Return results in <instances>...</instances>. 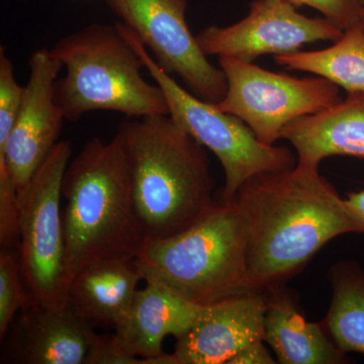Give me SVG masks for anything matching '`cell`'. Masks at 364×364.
<instances>
[{
    "mask_svg": "<svg viewBox=\"0 0 364 364\" xmlns=\"http://www.w3.org/2000/svg\"><path fill=\"white\" fill-rule=\"evenodd\" d=\"M247 227L251 289L287 286L328 242L361 233L344 198L318 167L298 164L249 179L233 198Z\"/></svg>",
    "mask_w": 364,
    "mask_h": 364,
    "instance_id": "obj_1",
    "label": "cell"
},
{
    "mask_svg": "<svg viewBox=\"0 0 364 364\" xmlns=\"http://www.w3.org/2000/svg\"><path fill=\"white\" fill-rule=\"evenodd\" d=\"M114 136L128 160L146 239L176 236L217 205L205 147L169 114L123 122Z\"/></svg>",
    "mask_w": 364,
    "mask_h": 364,
    "instance_id": "obj_2",
    "label": "cell"
},
{
    "mask_svg": "<svg viewBox=\"0 0 364 364\" xmlns=\"http://www.w3.org/2000/svg\"><path fill=\"white\" fill-rule=\"evenodd\" d=\"M67 289L85 268L135 260L145 243L128 160L116 136L92 138L70 160L62 182Z\"/></svg>",
    "mask_w": 364,
    "mask_h": 364,
    "instance_id": "obj_3",
    "label": "cell"
},
{
    "mask_svg": "<svg viewBox=\"0 0 364 364\" xmlns=\"http://www.w3.org/2000/svg\"><path fill=\"white\" fill-rule=\"evenodd\" d=\"M247 227L236 202H221L200 221L166 239H146L135 262L144 282H157L198 306L253 291L247 277Z\"/></svg>",
    "mask_w": 364,
    "mask_h": 364,
    "instance_id": "obj_4",
    "label": "cell"
},
{
    "mask_svg": "<svg viewBox=\"0 0 364 364\" xmlns=\"http://www.w3.org/2000/svg\"><path fill=\"white\" fill-rule=\"evenodd\" d=\"M50 52L65 68L54 93L67 121L95 111L136 117L169 114L161 88L144 79L143 60L117 23L86 26Z\"/></svg>",
    "mask_w": 364,
    "mask_h": 364,
    "instance_id": "obj_5",
    "label": "cell"
},
{
    "mask_svg": "<svg viewBox=\"0 0 364 364\" xmlns=\"http://www.w3.org/2000/svg\"><path fill=\"white\" fill-rule=\"evenodd\" d=\"M117 26L164 93L169 117L221 162L225 173L221 202L233 200L242 186L254 176L296 166L298 157L291 150L261 142L241 119L184 90L155 61L134 33L121 21H117Z\"/></svg>",
    "mask_w": 364,
    "mask_h": 364,
    "instance_id": "obj_6",
    "label": "cell"
},
{
    "mask_svg": "<svg viewBox=\"0 0 364 364\" xmlns=\"http://www.w3.org/2000/svg\"><path fill=\"white\" fill-rule=\"evenodd\" d=\"M68 141H59L20 200L18 261L28 305L66 304L62 182L71 160Z\"/></svg>",
    "mask_w": 364,
    "mask_h": 364,
    "instance_id": "obj_7",
    "label": "cell"
},
{
    "mask_svg": "<svg viewBox=\"0 0 364 364\" xmlns=\"http://www.w3.org/2000/svg\"><path fill=\"white\" fill-rule=\"evenodd\" d=\"M228 90L215 107L244 122L261 142L274 145L284 128L342 100L339 86L320 76L294 77L251 62L219 57Z\"/></svg>",
    "mask_w": 364,
    "mask_h": 364,
    "instance_id": "obj_8",
    "label": "cell"
},
{
    "mask_svg": "<svg viewBox=\"0 0 364 364\" xmlns=\"http://www.w3.org/2000/svg\"><path fill=\"white\" fill-rule=\"evenodd\" d=\"M109 9L138 38L155 61L176 74L196 97L217 105L228 83L221 67L208 60L196 36L189 30L188 0H105Z\"/></svg>",
    "mask_w": 364,
    "mask_h": 364,
    "instance_id": "obj_9",
    "label": "cell"
},
{
    "mask_svg": "<svg viewBox=\"0 0 364 364\" xmlns=\"http://www.w3.org/2000/svg\"><path fill=\"white\" fill-rule=\"evenodd\" d=\"M343 33L327 18L299 14L287 0H253L243 20L228 26H208L196 39L207 56L253 63L262 55L280 56L320 41L336 42Z\"/></svg>",
    "mask_w": 364,
    "mask_h": 364,
    "instance_id": "obj_10",
    "label": "cell"
},
{
    "mask_svg": "<svg viewBox=\"0 0 364 364\" xmlns=\"http://www.w3.org/2000/svg\"><path fill=\"white\" fill-rule=\"evenodd\" d=\"M62 64L48 49L33 52L23 105L0 157L11 170L18 203L38 169L59 142L63 112L55 100V83Z\"/></svg>",
    "mask_w": 364,
    "mask_h": 364,
    "instance_id": "obj_11",
    "label": "cell"
},
{
    "mask_svg": "<svg viewBox=\"0 0 364 364\" xmlns=\"http://www.w3.org/2000/svg\"><path fill=\"white\" fill-rule=\"evenodd\" d=\"M264 293L249 291L203 306L196 322L177 337L172 353L151 364H232L264 342Z\"/></svg>",
    "mask_w": 364,
    "mask_h": 364,
    "instance_id": "obj_12",
    "label": "cell"
},
{
    "mask_svg": "<svg viewBox=\"0 0 364 364\" xmlns=\"http://www.w3.org/2000/svg\"><path fill=\"white\" fill-rule=\"evenodd\" d=\"M21 312L11 348L13 363L85 364L98 334L68 304L28 305Z\"/></svg>",
    "mask_w": 364,
    "mask_h": 364,
    "instance_id": "obj_13",
    "label": "cell"
},
{
    "mask_svg": "<svg viewBox=\"0 0 364 364\" xmlns=\"http://www.w3.org/2000/svg\"><path fill=\"white\" fill-rule=\"evenodd\" d=\"M145 282L114 334L129 354L151 364L166 353L162 348L164 339L183 334L203 306L189 303L160 282Z\"/></svg>",
    "mask_w": 364,
    "mask_h": 364,
    "instance_id": "obj_14",
    "label": "cell"
},
{
    "mask_svg": "<svg viewBox=\"0 0 364 364\" xmlns=\"http://www.w3.org/2000/svg\"><path fill=\"white\" fill-rule=\"evenodd\" d=\"M280 139L293 145L305 166L318 167L332 156L364 159V93L347 92L330 109L287 124Z\"/></svg>",
    "mask_w": 364,
    "mask_h": 364,
    "instance_id": "obj_15",
    "label": "cell"
},
{
    "mask_svg": "<svg viewBox=\"0 0 364 364\" xmlns=\"http://www.w3.org/2000/svg\"><path fill=\"white\" fill-rule=\"evenodd\" d=\"M267 301L264 342L277 363L342 364L346 353L335 344L322 322H309L287 286L263 291Z\"/></svg>",
    "mask_w": 364,
    "mask_h": 364,
    "instance_id": "obj_16",
    "label": "cell"
},
{
    "mask_svg": "<svg viewBox=\"0 0 364 364\" xmlns=\"http://www.w3.org/2000/svg\"><path fill=\"white\" fill-rule=\"evenodd\" d=\"M141 280L135 260L92 265L71 280L66 303L92 327L116 329L130 309Z\"/></svg>",
    "mask_w": 364,
    "mask_h": 364,
    "instance_id": "obj_17",
    "label": "cell"
},
{
    "mask_svg": "<svg viewBox=\"0 0 364 364\" xmlns=\"http://www.w3.org/2000/svg\"><path fill=\"white\" fill-rule=\"evenodd\" d=\"M332 301L322 321L344 353L364 355V270L355 261L335 263L328 272Z\"/></svg>",
    "mask_w": 364,
    "mask_h": 364,
    "instance_id": "obj_18",
    "label": "cell"
},
{
    "mask_svg": "<svg viewBox=\"0 0 364 364\" xmlns=\"http://www.w3.org/2000/svg\"><path fill=\"white\" fill-rule=\"evenodd\" d=\"M277 65L308 72L331 81L346 92L364 93V30L358 25L344 31L331 47L274 56Z\"/></svg>",
    "mask_w": 364,
    "mask_h": 364,
    "instance_id": "obj_19",
    "label": "cell"
},
{
    "mask_svg": "<svg viewBox=\"0 0 364 364\" xmlns=\"http://www.w3.org/2000/svg\"><path fill=\"white\" fill-rule=\"evenodd\" d=\"M28 304L18 255L9 250L0 253V340L6 338L14 318Z\"/></svg>",
    "mask_w": 364,
    "mask_h": 364,
    "instance_id": "obj_20",
    "label": "cell"
},
{
    "mask_svg": "<svg viewBox=\"0 0 364 364\" xmlns=\"http://www.w3.org/2000/svg\"><path fill=\"white\" fill-rule=\"evenodd\" d=\"M25 97V86H21L14 75L13 61L4 47L0 49V146L4 145L13 130Z\"/></svg>",
    "mask_w": 364,
    "mask_h": 364,
    "instance_id": "obj_21",
    "label": "cell"
},
{
    "mask_svg": "<svg viewBox=\"0 0 364 364\" xmlns=\"http://www.w3.org/2000/svg\"><path fill=\"white\" fill-rule=\"evenodd\" d=\"M20 203L11 170L0 157V247L9 250L18 241Z\"/></svg>",
    "mask_w": 364,
    "mask_h": 364,
    "instance_id": "obj_22",
    "label": "cell"
},
{
    "mask_svg": "<svg viewBox=\"0 0 364 364\" xmlns=\"http://www.w3.org/2000/svg\"><path fill=\"white\" fill-rule=\"evenodd\" d=\"M296 9L306 6L318 11L342 31L360 25L364 6L359 0H287Z\"/></svg>",
    "mask_w": 364,
    "mask_h": 364,
    "instance_id": "obj_23",
    "label": "cell"
},
{
    "mask_svg": "<svg viewBox=\"0 0 364 364\" xmlns=\"http://www.w3.org/2000/svg\"><path fill=\"white\" fill-rule=\"evenodd\" d=\"M85 364H144V360L124 350L116 335L98 334Z\"/></svg>",
    "mask_w": 364,
    "mask_h": 364,
    "instance_id": "obj_24",
    "label": "cell"
},
{
    "mask_svg": "<svg viewBox=\"0 0 364 364\" xmlns=\"http://www.w3.org/2000/svg\"><path fill=\"white\" fill-rule=\"evenodd\" d=\"M349 212L364 233V188L359 191H352L344 198Z\"/></svg>",
    "mask_w": 364,
    "mask_h": 364,
    "instance_id": "obj_25",
    "label": "cell"
},
{
    "mask_svg": "<svg viewBox=\"0 0 364 364\" xmlns=\"http://www.w3.org/2000/svg\"><path fill=\"white\" fill-rule=\"evenodd\" d=\"M361 26H363V30H364V13L363 16V20H361Z\"/></svg>",
    "mask_w": 364,
    "mask_h": 364,
    "instance_id": "obj_26",
    "label": "cell"
},
{
    "mask_svg": "<svg viewBox=\"0 0 364 364\" xmlns=\"http://www.w3.org/2000/svg\"><path fill=\"white\" fill-rule=\"evenodd\" d=\"M359 1H360V2H361V4H363V6H364V0H359Z\"/></svg>",
    "mask_w": 364,
    "mask_h": 364,
    "instance_id": "obj_27",
    "label": "cell"
}]
</instances>
